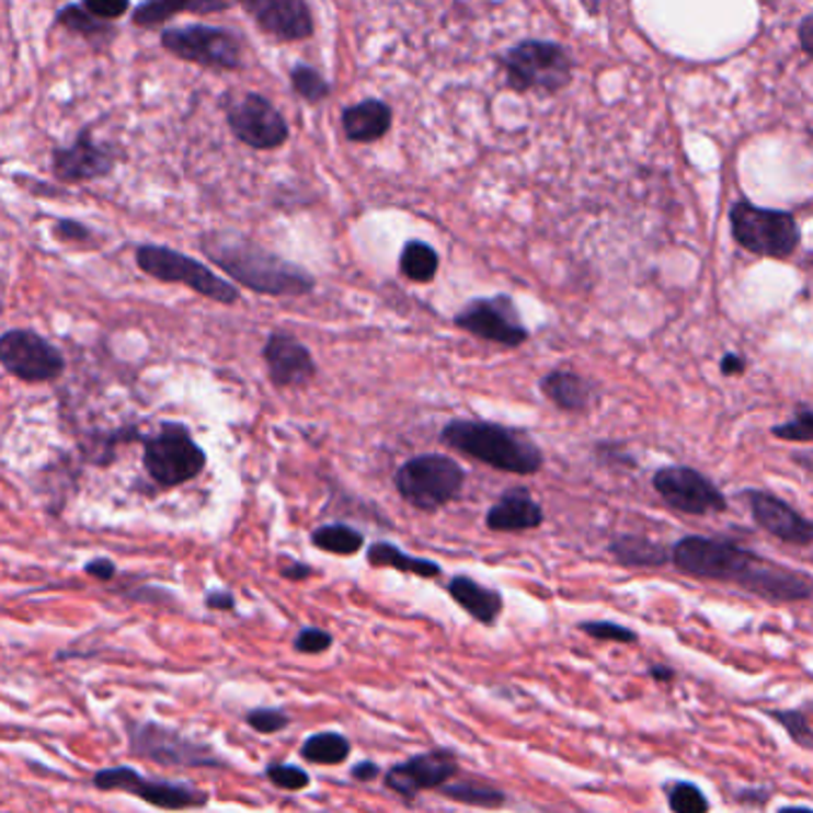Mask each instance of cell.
<instances>
[{
  "label": "cell",
  "mask_w": 813,
  "mask_h": 813,
  "mask_svg": "<svg viewBox=\"0 0 813 813\" xmlns=\"http://www.w3.org/2000/svg\"><path fill=\"white\" fill-rule=\"evenodd\" d=\"M56 24L77 36H84L87 41H93V44H107V41H113V36L117 34V30L111 22L93 18L87 10V5H77V3L62 5L56 12Z\"/></svg>",
  "instance_id": "29"
},
{
  "label": "cell",
  "mask_w": 813,
  "mask_h": 813,
  "mask_svg": "<svg viewBox=\"0 0 813 813\" xmlns=\"http://www.w3.org/2000/svg\"><path fill=\"white\" fill-rule=\"evenodd\" d=\"M541 523H545V511L525 486H511L484 516V525L492 533L537 530Z\"/></svg>",
  "instance_id": "22"
},
{
  "label": "cell",
  "mask_w": 813,
  "mask_h": 813,
  "mask_svg": "<svg viewBox=\"0 0 813 813\" xmlns=\"http://www.w3.org/2000/svg\"><path fill=\"white\" fill-rule=\"evenodd\" d=\"M365 559L373 568H391V571L417 575L425 580H435L442 575V565L432 559H420V556H411L401 551L391 541H375L365 551Z\"/></svg>",
  "instance_id": "26"
},
{
  "label": "cell",
  "mask_w": 813,
  "mask_h": 813,
  "mask_svg": "<svg viewBox=\"0 0 813 813\" xmlns=\"http://www.w3.org/2000/svg\"><path fill=\"white\" fill-rule=\"evenodd\" d=\"M160 46L170 56L208 70H241L243 41L234 30L213 24L170 26L160 34Z\"/></svg>",
  "instance_id": "9"
},
{
  "label": "cell",
  "mask_w": 813,
  "mask_h": 813,
  "mask_svg": "<svg viewBox=\"0 0 813 813\" xmlns=\"http://www.w3.org/2000/svg\"><path fill=\"white\" fill-rule=\"evenodd\" d=\"M756 561L758 556L754 551L715 537L689 535L673 547V565L680 573L699 580H723L740 585Z\"/></svg>",
  "instance_id": "11"
},
{
  "label": "cell",
  "mask_w": 813,
  "mask_h": 813,
  "mask_svg": "<svg viewBox=\"0 0 813 813\" xmlns=\"http://www.w3.org/2000/svg\"><path fill=\"white\" fill-rule=\"evenodd\" d=\"M504 67L506 87L527 93H559L573 79V58L561 44L541 38H525L520 44L511 46L504 56L499 58Z\"/></svg>",
  "instance_id": "3"
},
{
  "label": "cell",
  "mask_w": 813,
  "mask_h": 813,
  "mask_svg": "<svg viewBox=\"0 0 813 813\" xmlns=\"http://www.w3.org/2000/svg\"><path fill=\"white\" fill-rule=\"evenodd\" d=\"M744 368H747V360H744V358L737 356V354H728V356L723 358V363H721L723 375H730V377H733V375H742Z\"/></svg>",
  "instance_id": "50"
},
{
  "label": "cell",
  "mask_w": 813,
  "mask_h": 813,
  "mask_svg": "<svg viewBox=\"0 0 813 813\" xmlns=\"http://www.w3.org/2000/svg\"><path fill=\"white\" fill-rule=\"evenodd\" d=\"M243 721H247V725L255 730V733L275 735V733H282V730L291 723V715L284 709L261 707V709H251L247 715H243Z\"/></svg>",
  "instance_id": "36"
},
{
  "label": "cell",
  "mask_w": 813,
  "mask_h": 813,
  "mask_svg": "<svg viewBox=\"0 0 813 813\" xmlns=\"http://www.w3.org/2000/svg\"><path fill=\"white\" fill-rule=\"evenodd\" d=\"M201 251L241 287L265 296H306L316 289V277L306 267L284 261L247 237L213 229L201 237Z\"/></svg>",
  "instance_id": "1"
},
{
  "label": "cell",
  "mask_w": 813,
  "mask_h": 813,
  "mask_svg": "<svg viewBox=\"0 0 813 813\" xmlns=\"http://www.w3.org/2000/svg\"><path fill=\"white\" fill-rule=\"evenodd\" d=\"M668 806L673 813H709V799L695 782H673L668 790Z\"/></svg>",
  "instance_id": "35"
},
{
  "label": "cell",
  "mask_w": 813,
  "mask_h": 813,
  "mask_svg": "<svg viewBox=\"0 0 813 813\" xmlns=\"http://www.w3.org/2000/svg\"><path fill=\"white\" fill-rule=\"evenodd\" d=\"M799 46H802L806 56L813 58V15L804 18L802 24H799Z\"/></svg>",
  "instance_id": "48"
},
{
  "label": "cell",
  "mask_w": 813,
  "mask_h": 813,
  "mask_svg": "<svg viewBox=\"0 0 813 813\" xmlns=\"http://www.w3.org/2000/svg\"><path fill=\"white\" fill-rule=\"evenodd\" d=\"M354 744L342 733H334V730H324V733L310 735L301 744V758H306L308 764L316 766H339L344 764Z\"/></svg>",
  "instance_id": "31"
},
{
  "label": "cell",
  "mask_w": 813,
  "mask_h": 813,
  "mask_svg": "<svg viewBox=\"0 0 813 813\" xmlns=\"http://www.w3.org/2000/svg\"><path fill=\"white\" fill-rule=\"evenodd\" d=\"M84 5L93 18H99L103 22L119 20L122 15H127V12L131 10L129 3H115V0H89V3Z\"/></svg>",
  "instance_id": "43"
},
{
  "label": "cell",
  "mask_w": 813,
  "mask_h": 813,
  "mask_svg": "<svg viewBox=\"0 0 813 813\" xmlns=\"http://www.w3.org/2000/svg\"><path fill=\"white\" fill-rule=\"evenodd\" d=\"M730 227L742 249L766 259H788L802 241L794 215L788 210L762 208L749 201H737L730 208Z\"/></svg>",
  "instance_id": "8"
},
{
  "label": "cell",
  "mask_w": 813,
  "mask_h": 813,
  "mask_svg": "<svg viewBox=\"0 0 813 813\" xmlns=\"http://www.w3.org/2000/svg\"><path fill=\"white\" fill-rule=\"evenodd\" d=\"M232 5L229 3H170V0H148L139 3L131 10V22L144 30H153L170 18L180 15V12H201V15H210V12H225Z\"/></svg>",
  "instance_id": "28"
},
{
  "label": "cell",
  "mask_w": 813,
  "mask_h": 813,
  "mask_svg": "<svg viewBox=\"0 0 813 813\" xmlns=\"http://www.w3.org/2000/svg\"><path fill=\"white\" fill-rule=\"evenodd\" d=\"M289 81H291V89L296 91V96H301L306 103H313V105L328 101V96L332 93L330 81L324 79L316 67L304 65V62L291 67Z\"/></svg>",
  "instance_id": "34"
},
{
  "label": "cell",
  "mask_w": 813,
  "mask_h": 813,
  "mask_svg": "<svg viewBox=\"0 0 813 813\" xmlns=\"http://www.w3.org/2000/svg\"><path fill=\"white\" fill-rule=\"evenodd\" d=\"M243 10L263 34L277 41H306L316 34L313 10L304 0H249Z\"/></svg>",
  "instance_id": "20"
},
{
  "label": "cell",
  "mask_w": 813,
  "mask_h": 813,
  "mask_svg": "<svg viewBox=\"0 0 813 813\" xmlns=\"http://www.w3.org/2000/svg\"><path fill=\"white\" fill-rule=\"evenodd\" d=\"M740 587L762 596L766 602H799L809 599L813 592L811 580L804 573L792 571V568H785L780 563H770L762 559V556L752 565L747 577L740 582Z\"/></svg>",
  "instance_id": "21"
},
{
  "label": "cell",
  "mask_w": 813,
  "mask_h": 813,
  "mask_svg": "<svg viewBox=\"0 0 813 813\" xmlns=\"http://www.w3.org/2000/svg\"><path fill=\"white\" fill-rule=\"evenodd\" d=\"M84 573L93 580H99V582H111L117 575V565H115V561L105 559V556H99V559H91L84 565Z\"/></svg>",
  "instance_id": "44"
},
{
  "label": "cell",
  "mask_w": 813,
  "mask_h": 813,
  "mask_svg": "<svg viewBox=\"0 0 813 813\" xmlns=\"http://www.w3.org/2000/svg\"><path fill=\"white\" fill-rule=\"evenodd\" d=\"M747 506L752 511V518L756 525L774 535L776 539L785 541V545L794 547H811L813 545V520L804 518L802 513L792 508L788 501L780 496L762 492V490H749L742 494Z\"/></svg>",
  "instance_id": "17"
},
{
  "label": "cell",
  "mask_w": 813,
  "mask_h": 813,
  "mask_svg": "<svg viewBox=\"0 0 813 813\" xmlns=\"http://www.w3.org/2000/svg\"><path fill=\"white\" fill-rule=\"evenodd\" d=\"M778 813H813L809 806H782Z\"/></svg>",
  "instance_id": "52"
},
{
  "label": "cell",
  "mask_w": 813,
  "mask_h": 813,
  "mask_svg": "<svg viewBox=\"0 0 813 813\" xmlns=\"http://www.w3.org/2000/svg\"><path fill=\"white\" fill-rule=\"evenodd\" d=\"M265 778L275 785V788L284 792H298L306 790L310 785V776L304 768L291 766V764H270L265 768Z\"/></svg>",
  "instance_id": "37"
},
{
  "label": "cell",
  "mask_w": 813,
  "mask_h": 813,
  "mask_svg": "<svg viewBox=\"0 0 813 813\" xmlns=\"http://www.w3.org/2000/svg\"><path fill=\"white\" fill-rule=\"evenodd\" d=\"M466 470L444 454L413 456L397 470L394 486L399 496L417 511L435 513L451 504L463 492Z\"/></svg>",
  "instance_id": "5"
},
{
  "label": "cell",
  "mask_w": 813,
  "mask_h": 813,
  "mask_svg": "<svg viewBox=\"0 0 813 813\" xmlns=\"http://www.w3.org/2000/svg\"><path fill=\"white\" fill-rule=\"evenodd\" d=\"M50 170L67 184L93 182L115 170V156L107 146L93 141L89 131H81L72 146H60L53 151Z\"/></svg>",
  "instance_id": "18"
},
{
  "label": "cell",
  "mask_w": 813,
  "mask_h": 813,
  "mask_svg": "<svg viewBox=\"0 0 813 813\" xmlns=\"http://www.w3.org/2000/svg\"><path fill=\"white\" fill-rule=\"evenodd\" d=\"M203 604H206V608H210V611H232V608L237 606V599L229 589H210L206 592V596H203Z\"/></svg>",
  "instance_id": "45"
},
{
  "label": "cell",
  "mask_w": 813,
  "mask_h": 813,
  "mask_svg": "<svg viewBox=\"0 0 813 813\" xmlns=\"http://www.w3.org/2000/svg\"><path fill=\"white\" fill-rule=\"evenodd\" d=\"M446 592H449L454 604L463 608V611L472 620H478L480 626L492 628L499 620L501 611H504V596L492 587H484L482 582L470 575L451 577L449 585H446Z\"/></svg>",
  "instance_id": "24"
},
{
  "label": "cell",
  "mask_w": 813,
  "mask_h": 813,
  "mask_svg": "<svg viewBox=\"0 0 813 813\" xmlns=\"http://www.w3.org/2000/svg\"><path fill=\"white\" fill-rule=\"evenodd\" d=\"M91 785L101 792H125L141 799L162 811H192L210 804V794L196 785L146 778L141 770L131 766H113L101 768L93 774Z\"/></svg>",
  "instance_id": "10"
},
{
  "label": "cell",
  "mask_w": 813,
  "mask_h": 813,
  "mask_svg": "<svg viewBox=\"0 0 813 813\" xmlns=\"http://www.w3.org/2000/svg\"><path fill=\"white\" fill-rule=\"evenodd\" d=\"M391 122H394V111H391L389 103L379 99H365L342 111L344 137L354 144H375L385 139L391 129Z\"/></svg>",
  "instance_id": "23"
},
{
  "label": "cell",
  "mask_w": 813,
  "mask_h": 813,
  "mask_svg": "<svg viewBox=\"0 0 813 813\" xmlns=\"http://www.w3.org/2000/svg\"><path fill=\"white\" fill-rule=\"evenodd\" d=\"M649 673H652L654 680H661V683H671L673 680V671L666 668V666H652V668H649Z\"/></svg>",
  "instance_id": "51"
},
{
  "label": "cell",
  "mask_w": 813,
  "mask_h": 813,
  "mask_svg": "<svg viewBox=\"0 0 813 813\" xmlns=\"http://www.w3.org/2000/svg\"><path fill=\"white\" fill-rule=\"evenodd\" d=\"M399 273L415 284H430L439 273V253L427 241H405L399 255Z\"/></svg>",
  "instance_id": "30"
},
{
  "label": "cell",
  "mask_w": 813,
  "mask_h": 813,
  "mask_svg": "<svg viewBox=\"0 0 813 813\" xmlns=\"http://www.w3.org/2000/svg\"><path fill=\"white\" fill-rule=\"evenodd\" d=\"M127 596H129V599H134V602H141V599H146V602H153V604H158V599H165V602H170V599H172V596H170V592H165V589H158V587H141V589L131 592V594H127Z\"/></svg>",
  "instance_id": "49"
},
{
  "label": "cell",
  "mask_w": 813,
  "mask_h": 813,
  "mask_svg": "<svg viewBox=\"0 0 813 813\" xmlns=\"http://www.w3.org/2000/svg\"><path fill=\"white\" fill-rule=\"evenodd\" d=\"M0 363L26 385L53 382L65 373V356L46 336L32 330H8L0 336Z\"/></svg>",
  "instance_id": "13"
},
{
  "label": "cell",
  "mask_w": 813,
  "mask_h": 813,
  "mask_svg": "<svg viewBox=\"0 0 813 813\" xmlns=\"http://www.w3.org/2000/svg\"><path fill=\"white\" fill-rule=\"evenodd\" d=\"M379 776H382V768H379L375 762H360L351 768V778L358 782H373Z\"/></svg>",
  "instance_id": "47"
},
{
  "label": "cell",
  "mask_w": 813,
  "mask_h": 813,
  "mask_svg": "<svg viewBox=\"0 0 813 813\" xmlns=\"http://www.w3.org/2000/svg\"><path fill=\"white\" fill-rule=\"evenodd\" d=\"M206 451L196 444L184 423L165 420L158 432L144 439V468L162 490L196 480L206 470Z\"/></svg>",
  "instance_id": "6"
},
{
  "label": "cell",
  "mask_w": 813,
  "mask_h": 813,
  "mask_svg": "<svg viewBox=\"0 0 813 813\" xmlns=\"http://www.w3.org/2000/svg\"><path fill=\"white\" fill-rule=\"evenodd\" d=\"M279 575L284 580H289V582H304V580H308L310 575H313V568L301 563V561L287 559V561H284V565L279 568Z\"/></svg>",
  "instance_id": "46"
},
{
  "label": "cell",
  "mask_w": 813,
  "mask_h": 813,
  "mask_svg": "<svg viewBox=\"0 0 813 813\" xmlns=\"http://www.w3.org/2000/svg\"><path fill=\"white\" fill-rule=\"evenodd\" d=\"M127 744L131 756L165 768H229L210 744L156 721H127Z\"/></svg>",
  "instance_id": "4"
},
{
  "label": "cell",
  "mask_w": 813,
  "mask_h": 813,
  "mask_svg": "<svg viewBox=\"0 0 813 813\" xmlns=\"http://www.w3.org/2000/svg\"><path fill=\"white\" fill-rule=\"evenodd\" d=\"M53 237L62 243H77V247H93L96 243L91 229L77 220H58L53 227Z\"/></svg>",
  "instance_id": "42"
},
{
  "label": "cell",
  "mask_w": 813,
  "mask_h": 813,
  "mask_svg": "<svg viewBox=\"0 0 813 813\" xmlns=\"http://www.w3.org/2000/svg\"><path fill=\"white\" fill-rule=\"evenodd\" d=\"M608 551L620 565L628 568H661L673 561V549H666L654 539L642 535H620L611 541Z\"/></svg>",
  "instance_id": "27"
},
{
  "label": "cell",
  "mask_w": 813,
  "mask_h": 813,
  "mask_svg": "<svg viewBox=\"0 0 813 813\" xmlns=\"http://www.w3.org/2000/svg\"><path fill=\"white\" fill-rule=\"evenodd\" d=\"M580 630L589 634L592 640H599V642H620V644H634L637 642V634L630 628L618 626V622H611V620L580 622Z\"/></svg>",
  "instance_id": "38"
},
{
  "label": "cell",
  "mask_w": 813,
  "mask_h": 813,
  "mask_svg": "<svg viewBox=\"0 0 813 813\" xmlns=\"http://www.w3.org/2000/svg\"><path fill=\"white\" fill-rule=\"evenodd\" d=\"M454 324L458 330L482 339V342H492L506 348H518L530 339L516 301L506 294L472 298L454 316Z\"/></svg>",
  "instance_id": "12"
},
{
  "label": "cell",
  "mask_w": 813,
  "mask_h": 813,
  "mask_svg": "<svg viewBox=\"0 0 813 813\" xmlns=\"http://www.w3.org/2000/svg\"><path fill=\"white\" fill-rule=\"evenodd\" d=\"M442 797L451 799L463 806H476V809H501L506 804V792H501L492 785L480 782V780H451L439 790Z\"/></svg>",
  "instance_id": "32"
},
{
  "label": "cell",
  "mask_w": 813,
  "mask_h": 813,
  "mask_svg": "<svg viewBox=\"0 0 813 813\" xmlns=\"http://www.w3.org/2000/svg\"><path fill=\"white\" fill-rule=\"evenodd\" d=\"M541 394H545L556 409L565 413H582L589 409L594 401V387L585 377H580L571 370H553L541 377L539 382Z\"/></svg>",
  "instance_id": "25"
},
{
  "label": "cell",
  "mask_w": 813,
  "mask_h": 813,
  "mask_svg": "<svg viewBox=\"0 0 813 813\" xmlns=\"http://www.w3.org/2000/svg\"><path fill=\"white\" fill-rule=\"evenodd\" d=\"M134 259H137V265L144 275L165 284H184L186 289L206 296L215 304L234 306L241 298L232 282L213 273L208 265H203L201 261L192 259V255H184L170 247L144 243L134 253Z\"/></svg>",
  "instance_id": "7"
},
{
  "label": "cell",
  "mask_w": 813,
  "mask_h": 813,
  "mask_svg": "<svg viewBox=\"0 0 813 813\" xmlns=\"http://www.w3.org/2000/svg\"><path fill=\"white\" fill-rule=\"evenodd\" d=\"M774 721H778L785 730H788V735L792 742H797L799 747L804 749H811L813 752V730L811 725L806 723V718L799 713V711H770L768 713Z\"/></svg>",
  "instance_id": "40"
},
{
  "label": "cell",
  "mask_w": 813,
  "mask_h": 813,
  "mask_svg": "<svg viewBox=\"0 0 813 813\" xmlns=\"http://www.w3.org/2000/svg\"><path fill=\"white\" fill-rule=\"evenodd\" d=\"M652 484L656 494L675 511L687 516H709L728 508L725 494L703 476V472L687 466H668L654 472Z\"/></svg>",
  "instance_id": "15"
},
{
  "label": "cell",
  "mask_w": 813,
  "mask_h": 813,
  "mask_svg": "<svg viewBox=\"0 0 813 813\" xmlns=\"http://www.w3.org/2000/svg\"><path fill=\"white\" fill-rule=\"evenodd\" d=\"M439 437L449 449L511 476H535L545 466V454L530 435L490 420H449Z\"/></svg>",
  "instance_id": "2"
},
{
  "label": "cell",
  "mask_w": 813,
  "mask_h": 813,
  "mask_svg": "<svg viewBox=\"0 0 813 813\" xmlns=\"http://www.w3.org/2000/svg\"><path fill=\"white\" fill-rule=\"evenodd\" d=\"M227 125L253 151H275L289 139V122L273 101L255 91L243 93L239 101H229Z\"/></svg>",
  "instance_id": "14"
},
{
  "label": "cell",
  "mask_w": 813,
  "mask_h": 813,
  "mask_svg": "<svg viewBox=\"0 0 813 813\" xmlns=\"http://www.w3.org/2000/svg\"><path fill=\"white\" fill-rule=\"evenodd\" d=\"M458 774L460 764L454 752L430 749L391 766L385 774V788L411 802L425 790H442L444 785L456 780Z\"/></svg>",
  "instance_id": "16"
},
{
  "label": "cell",
  "mask_w": 813,
  "mask_h": 813,
  "mask_svg": "<svg viewBox=\"0 0 813 813\" xmlns=\"http://www.w3.org/2000/svg\"><path fill=\"white\" fill-rule=\"evenodd\" d=\"M770 432L782 442H813V411H799L788 423L776 425Z\"/></svg>",
  "instance_id": "41"
},
{
  "label": "cell",
  "mask_w": 813,
  "mask_h": 813,
  "mask_svg": "<svg viewBox=\"0 0 813 813\" xmlns=\"http://www.w3.org/2000/svg\"><path fill=\"white\" fill-rule=\"evenodd\" d=\"M310 541H313L316 549L324 553L354 556L363 549L365 537L363 533L356 530V527L344 525V523H330V525H320L318 530H313Z\"/></svg>",
  "instance_id": "33"
},
{
  "label": "cell",
  "mask_w": 813,
  "mask_h": 813,
  "mask_svg": "<svg viewBox=\"0 0 813 813\" xmlns=\"http://www.w3.org/2000/svg\"><path fill=\"white\" fill-rule=\"evenodd\" d=\"M332 644H334L332 632L316 628V626H306L294 637V652L306 654V656H318V654L330 652Z\"/></svg>",
  "instance_id": "39"
},
{
  "label": "cell",
  "mask_w": 813,
  "mask_h": 813,
  "mask_svg": "<svg viewBox=\"0 0 813 813\" xmlns=\"http://www.w3.org/2000/svg\"><path fill=\"white\" fill-rule=\"evenodd\" d=\"M263 360L270 382L277 387H306L318 373L310 348L289 332H273L267 336Z\"/></svg>",
  "instance_id": "19"
}]
</instances>
